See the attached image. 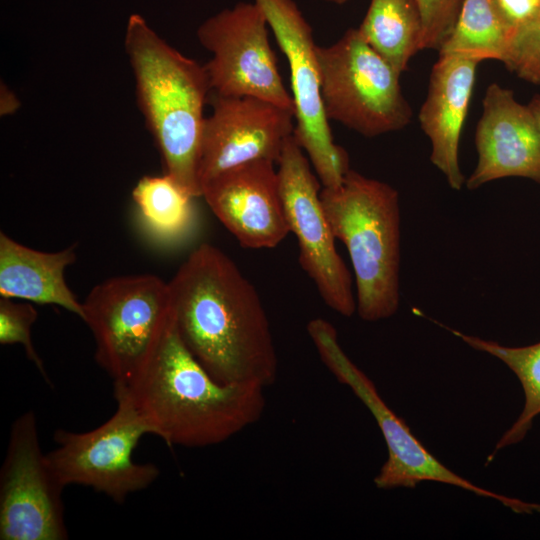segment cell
<instances>
[{
	"label": "cell",
	"instance_id": "cell-1",
	"mask_svg": "<svg viewBox=\"0 0 540 540\" xmlns=\"http://www.w3.org/2000/svg\"><path fill=\"white\" fill-rule=\"evenodd\" d=\"M169 286L177 332L215 380L263 388L275 382L278 358L265 308L227 254L201 244Z\"/></svg>",
	"mask_w": 540,
	"mask_h": 540
},
{
	"label": "cell",
	"instance_id": "cell-2",
	"mask_svg": "<svg viewBox=\"0 0 540 540\" xmlns=\"http://www.w3.org/2000/svg\"><path fill=\"white\" fill-rule=\"evenodd\" d=\"M263 387L221 383L192 355L173 319L147 361L114 396L126 398L168 446L220 444L257 422Z\"/></svg>",
	"mask_w": 540,
	"mask_h": 540
},
{
	"label": "cell",
	"instance_id": "cell-3",
	"mask_svg": "<svg viewBox=\"0 0 540 540\" xmlns=\"http://www.w3.org/2000/svg\"><path fill=\"white\" fill-rule=\"evenodd\" d=\"M124 47L139 109L160 151L164 173L192 197H201L200 147L211 90L205 67L169 45L136 13L128 18Z\"/></svg>",
	"mask_w": 540,
	"mask_h": 540
},
{
	"label": "cell",
	"instance_id": "cell-4",
	"mask_svg": "<svg viewBox=\"0 0 540 540\" xmlns=\"http://www.w3.org/2000/svg\"><path fill=\"white\" fill-rule=\"evenodd\" d=\"M320 198L335 238L349 253L356 312L367 322L390 318L400 304L398 191L350 169L339 186L323 187Z\"/></svg>",
	"mask_w": 540,
	"mask_h": 540
},
{
	"label": "cell",
	"instance_id": "cell-5",
	"mask_svg": "<svg viewBox=\"0 0 540 540\" xmlns=\"http://www.w3.org/2000/svg\"><path fill=\"white\" fill-rule=\"evenodd\" d=\"M82 304L95 360L113 386L126 383L147 361L174 319L169 282L152 274L109 278Z\"/></svg>",
	"mask_w": 540,
	"mask_h": 540
},
{
	"label": "cell",
	"instance_id": "cell-6",
	"mask_svg": "<svg viewBox=\"0 0 540 540\" xmlns=\"http://www.w3.org/2000/svg\"><path fill=\"white\" fill-rule=\"evenodd\" d=\"M322 362L341 384L349 387L374 417L386 443L387 460L374 478L379 489L414 488L424 481L459 487L499 501L515 513L540 511V504L484 489L447 468L413 435L408 425L380 396L373 381L346 355L334 326L322 318L307 325Z\"/></svg>",
	"mask_w": 540,
	"mask_h": 540
},
{
	"label": "cell",
	"instance_id": "cell-7",
	"mask_svg": "<svg viewBox=\"0 0 540 540\" xmlns=\"http://www.w3.org/2000/svg\"><path fill=\"white\" fill-rule=\"evenodd\" d=\"M321 97L327 119L365 137L406 127L411 107L403 95L400 73L380 56L357 28L335 43L317 46Z\"/></svg>",
	"mask_w": 540,
	"mask_h": 540
},
{
	"label": "cell",
	"instance_id": "cell-8",
	"mask_svg": "<svg viewBox=\"0 0 540 540\" xmlns=\"http://www.w3.org/2000/svg\"><path fill=\"white\" fill-rule=\"evenodd\" d=\"M115 399V412L98 427L85 432L56 430V447L46 456L65 487H89L121 504L152 485L160 470L153 463L133 460L138 442L151 431L126 398Z\"/></svg>",
	"mask_w": 540,
	"mask_h": 540
},
{
	"label": "cell",
	"instance_id": "cell-9",
	"mask_svg": "<svg viewBox=\"0 0 540 540\" xmlns=\"http://www.w3.org/2000/svg\"><path fill=\"white\" fill-rule=\"evenodd\" d=\"M285 55L292 88L293 136L323 187L339 186L350 170L346 150L334 142L321 97V82L310 24L294 0H254Z\"/></svg>",
	"mask_w": 540,
	"mask_h": 540
},
{
	"label": "cell",
	"instance_id": "cell-10",
	"mask_svg": "<svg viewBox=\"0 0 540 540\" xmlns=\"http://www.w3.org/2000/svg\"><path fill=\"white\" fill-rule=\"evenodd\" d=\"M267 27L255 1L238 2L203 21L197 38L212 54L204 65L210 88L218 95L256 97L294 111Z\"/></svg>",
	"mask_w": 540,
	"mask_h": 540
},
{
	"label": "cell",
	"instance_id": "cell-11",
	"mask_svg": "<svg viewBox=\"0 0 540 540\" xmlns=\"http://www.w3.org/2000/svg\"><path fill=\"white\" fill-rule=\"evenodd\" d=\"M276 165L286 220L298 242L299 263L324 303L350 317L356 312L351 274L335 247L336 238L320 198V180L293 135L286 140Z\"/></svg>",
	"mask_w": 540,
	"mask_h": 540
},
{
	"label": "cell",
	"instance_id": "cell-12",
	"mask_svg": "<svg viewBox=\"0 0 540 540\" xmlns=\"http://www.w3.org/2000/svg\"><path fill=\"white\" fill-rule=\"evenodd\" d=\"M64 488L42 453L35 414H21L11 425L0 470V539H67Z\"/></svg>",
	"mask_w": 540,
	"mask_h": 540
},
{
	"label": "cell",
	"instance_id": "cell-13",
	"mask_svg": "<svg viewBox=\"0 0 540 540\" xmlns=\"http://www.w3.org/2000/svg\"><path fill=\"white\" fill-rule=\"evenodd\" d=\"M212 100L201 138L200 188L218 174L251 161L277 163L294 132L293 110L251 96L214 93Z\"/></svg>",
	"mask_w": 540,
	"mask_h": 540
},
{
	"label": "cell",
	"instance_id": "cell-14",
	"mask_svg": "<svg viewBox=\"0 0 540 540\" xmlns=\"http://www.w3.org/2000/svg\"><path fill=\"white\" fill-rule=\"evenodd\" d=\"M276 163L251 161L207 181L201 196L243 247L273 248L290 232Z\"/></svg>",
	"mask_w": 540,
	"mask_h": 540
},
{
	"label": "cell",
	"instance_id": "cell-15",
	"mask_svg": "<svg viewBox=\"0 0 540 540\" xmlns=\"http://www.w3.org/2000/svg\"><path fill=\"white\" fill-rule=\"evenodd\" d=\"M477 164L466 180L469 190L506 177L540 184V128L528 106L512 90L490 84L475 131Z\"/></svg>",
	"mask_w": 540,
	"mask_h": 540
},
{
	"label": "cell",
	"instance_id": "cell-16",
	"mask_svg": "<svg viewBox=\"0 0 540 540\" xmlns=\"http://www.w3.org/2000/svg\"><path fill=\"white\" fill-rule=\"evenodd\" d=\"M479 60L439 54L418 119L431 144L430 160L453 190L466 182L459 165V142L475 83Z\"/></svg>",
	"mask_w": 540,
	"mask_h": 540
},
{
	"label": "cell",
	"instance_id": "cell-17",
	"mask_svg": "<svg viewBox=\"0 0 540 540\" xmlns=\"http://www.w3.org/2000/svg\"><path fill=\"white\" fill-rule=\"evenodd\" d=\"M76 247L56 252L25 246L0 233V296L59 306L82 319L83 304L66 283L65 269L76 260Z\"/></svg>",
	"mask_w": 540,
	"mask_h": 540
},
{
	"label": "cell",
	"instance_id": "cell-18",
	"mask_svg": "<svg viewBox=\"0 0 540 540\" xmlns=\"http://www.w3.org/2000/svg\"><path fill=\"white\" fill-rule=\"evenodd\" d=\"M364 40L400 74L421 50L423 22L416 0H370L357 28Z\"/></svg>",
	"mask_w": 540,
	"mask_h": 540
},
{
	"label": "cell",
	"instance_id": "cell-19",
	"mask_svg": "<svg viewBox=\"0 0 540 540\" xmlns=\"http://www.w3.org/2000/svg\"><path fill=\"white\" fill-rule=\"evenodd\" d=\"M447 329L473 349L488 353L502 361L517 377L523 390L522 411L497 442L488 459L490 462L500 449L521 442L530 431L535 418L540 415V342L510 347L496 341Z\"/></svg>",
	"mask_w": 540,
	"mask_h": 540
},
{
	"label": "cell",
	"instance_id": "cell-20",
	"mask_svg": "<svg viewBox=\"0 0 540 540\" xmlns=\"http://www.w3.org/2000/svg\"><path fill=\"white\" fill-rule=\"evenodd\" d=\"M511 36L493 0H463L454 27L438 53L502 62Z\"/></svg>",
	"mask_w": 540,
	"mask_h": 540
},
{
	"label": "cell",
	"instance_id": "cell-21",
	"mask_svg": "<svg viewBox=\"0 0 540 540\" xmlns=\"http://www.w3.org/2000/svg\"><path fill=\"white\" fill-rule=\"evenodd\" d=\"M132 197L147 224L161 236H179L193 221L194 197L165 173L142 177Z\"/></svg>",
	"mask_w": 540,
	"mask_h": 540
},
{
	"label": "cell",
	"instance_id": "cell-22",
	"mask_svg": "<svg viewBox=\"0 0 540 540\" xmlns=\"http://www.w3.org/2000/svg\"><path fill=\"white\" fill-rule=\"evenodd\" d=\"M37 310L32 303L1 297L0 299V343L22 345L30 360L49 383L42 359L34 348L31 329L37 320Z\"/></svg>",
	"mask_w": 540,
	"mask_h": 540
},
{
	"label": "cell",
	"instance_id": "cell-23",
	"mask_svg": "<svg viewBox=\"0 0 540 540\" xmlns=\"http://www.w3.org/2000/svg\"><path fill=\"white\" fill-rule=\"evenodd\" d=\"M502 63L519 78L540 85V12L529 26L512 36Z\"/></svg>",
	"mask_w": 540,
	"mask_h": 540
},
{
	"label": "cell",
	"instance_id": "cell-24",
	"mask_svg": "<svg viewBox=\"0 0 540 540\" xmlns=\"http://www.w3.org/2000/svg\"><path fill=\"white\" fill-rule=\"evenodd\" d=\"M416 1L423 22L420 48L439 51L454 27L463 0Z\"/></svg>",
	"mask_w": 540,
	"mask_h": 540
},
{
	"label": "cell",
	"instance_id": "cell-25",
	"mask_svg": "<svg viewBox=\"0 0 540 540\" xmlns=\"http://www.w3.org/2000/svg\"><path fill=\"white\" fill-rule=\"evenodd\" d=\"M493 2L509 26L512 36L529 26L540 12V0H493Z\"/></svg>",
	"mask_w": 540,
	"mask_h": 540
},
{
	"label": "cell",
	"instance_id": "cell-26",
	"mask_svg": "<svg viewBox=\"0 0 540 540\" xmlns=\"http://www.w3.org/2000/svg\"><path fill=\"white\" fill-rule=\"evenodd\" d=\"M20 107V102L15 94L5 85L0 88V114L6 116L13 114Z\"/></svg>",
	"mask_w": 540,
	"mask_h": 540
},
{
	"label": "cell",
	"instance_id": "cell-27",
	"mask_svg": "<svg viewBox=\"0 0 540 540\" xmlns=\"http://www.w3.org/2000/svg\"><path fill=\"white\" fill-rule=\"evenodd\" d=\"M527 106L531 110L540 128V94L534 95Z\"/></svg>",
	"mask_w": 540,
	"mask_h": 540
},
{
	"label": "cell",
	"instance_id": "cell-28",
	"mask_svg": "<svg viewBox=\"0 0 540 540\" xmlns=\"http://www.w3.org/2000/svg\"><path fill=\"white\" fill-rule=\"evenodd\" d=\"M323 1L331 3V4L343 5L347 3L349 0H323Z\"/></svg>",
	"mask_w": 540,
	"mask_h": 540
}]
</instances>
